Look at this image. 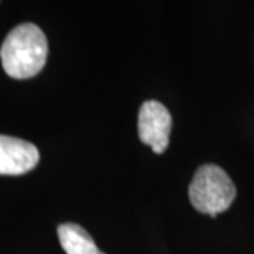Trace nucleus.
<instances>
[{
  "mask_svg": "<svg viewBox=\"0 0 254 254\" xmlns=\"http://www.w3.org/2000/svg\"><path fill=\"white\" fill-rule=\"evenodd\" d=\"M188 195L198 212L216 218L230 208L236 198V187L225 170L215 164H205L193 175Z\"/></svg>",
  "mask_w": 254,
  "mask_h": 254,
  "instance_id": "obj_2",
  "label": "nucleus"
},
{
  "mask_svg": "<svg viewBox=\"0 0 254 254\" xmlns=\"http://www.w3.org/2000/svg\"><path fill=\"white\" fill-rule=\"evenodd\" d=\"M47 55L46 34L33 23H24L13 28L0 47L3 69L14 79L36 76L44 68Z\"/></svg>",
  "mask_w": 254,
  "mask_h": 254,
  "instance_id": "obj_1",
  "label": "nucleus"
},
{
  "mask_svg": "<svg viewBox=\"0 0 254 254\" xmlns=\"http://www.w3.org/2000/svg\"><path fill=\"white\" fill-rule=\"evenodd\" d=\"M40 161L37 147L26 140L0 134V175H23Z\"/></svg>",
  "mask_w": 254,
  "mask_h": 254,
  "instance_id": "obj_4",
  "label": "nucleus"
},
{
  "mask_svg": "<svg viewBox=\"0 0 254 254\" xmlns=\"http://www.w3.org/2000/svg\"><path fill=\"white\" fill-rule=\"evenodd\" d=\"M173 119L168 109L157 100H147L138 112V137L155 154H163L170 144Z\"/></svg>",
  "mask_w": 254,
  "mask_h": 254,
  "instance_id": "obj_3",
  "label": "nucleus"
},
{
  "mask_svg": "<svg viewBox=\"0 0 254 254\" xmlns=\"http://www.w3.org/2000/svg\"><path fill=\"white\" fill-rule=\"evenodd\" d=\"M57 232L61 247L66 254H105L96 247L91 235L76 223H63Z\"/></svg>",
  "mask_w": 254,
  "mask_h": 254,
  "instance_id": "obj_5",
  "label": "nucleus"
}]
</instances>
